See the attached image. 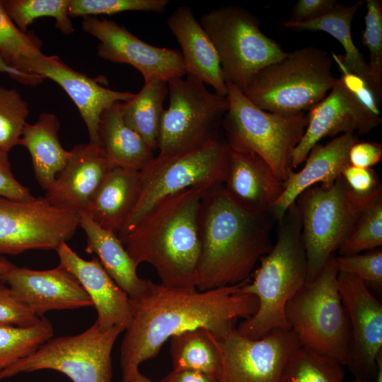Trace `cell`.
I'll return each instance as SVG.
<instances>
[{
	"label": "cell",
	"mask_w": 382,
	"mask_h": 382,
	"mask_svg": "<svg viewBox=\"0 0 382 382\" xmlns=\"http://www.w3.org/2000/svg\"><path fill=\"white\" fill-rule=\"evenodd\" d=\"M245 282L199 291L196 287L167 286L149 279L143 292L129 298L132 322L125 330L120 347L122 382H131L139 365L156 357L171 337L202 328L221 340L236 328L238 319L254 315L258 300L241 292Z\"/></svg>",
	"instance_id": "6da1fadb"
},
{
	"label": "cell",
	"mask_w": 382,
	"mask_h": 382,
	"mask_svg": "<svg viewBox=\"0 0 382 382\" xmlns=\"http://www.w3.org/2000/svg\"><path fill=\"white\" fill-rule=\"evenodd\" d=\"M200 243L196 288L209 290L248 280L272 249L269 212L255 213L233 202L223 183L204 192L198 217Z\"/></svg>",
	"instance_id": "7a4b0ae2"
},
{
	"label": "cell",
	"mask_w": 382,
	"mask_h": 382,
	"mask_svg": "<svg viewBox=\"0 0 382 382\" xmlns=\"http://www.w3.org/2000/svg\"><path fill=\"white\" fill-rule=\"evenodd\" d=\"M207 187H191L160 200L141 216L122 241L135 264L152 265L165 286L196 287L199 210Z\"/></svg>",
	"instance_id": "3957f363"
},
{
	"label": "cell",
	"mask_w": 382,
	"mask_h": 382,
	"mask_svg": "<svg viewBox=\"0 0 382 382\" xmlns=\"http://www.w3.org/2000/svg\"><path fill=\"white\" fill-rule=\"evenodd\" d=\"M277 238L270 251L241 292L256 296L255 313L240 323L237 331L250 339L260 338L276 328L290 329L285 307L307 282L308 263L301 236V219L296 202L278 223Z\"/></svg>",
	"instance_id": "277c9868"
},
{
	"label": "cell",
	"mask_w": 382,
	"mask_h": 382,
	"mask_svg": "<svg viewBox=\"0 0 382 382\" xmlns=\"http://www.w3.org/2000/svg\"><path fill=\"white\" fill-rule=\"evenodd\" d=\"M332 58L316 47H305L258 71L244 96L267 112L293 115L309 110L321 101L335 84Z\"/></svg>",
	"instance_id": "5b68a950"
},
{
	"label": "cell",
	"mask_w": 382,
	"mask_h": 382,
	"mask_svg": "<svg viewBox=\"0 0 382 382\" xmlns=\"http://www.w3.org/2000/svg\"><path fill=\"white\" fill-rule=\"evenodd\" d=\"M338 272L334 255L314 280L291 298L284 312L301 347L347 366L352 335L338 289Z\"/></svg>",
	"instance_id": "8992f818"
},
{
	"label": "cell",
	"mask_w": 382,
	"mask_h": 382,
	"mask_svg": "<svg viewBox=\"0 0 382 382\" xmlns=\"http://www.w3.org/2000/svg\"><path fill=\"white\" fill-rule=\"evenodd\" d=\"M226 86L228 108L221 128L228 148L258 155L285 181L293 172L292 155L307 127V115L267 112L232 83Z\"/></svg>",
	"instance_id": "52a82bcc"
},
{
	"label": "cell",
	"mask_w": 382,
	"mask_h": 382,
	"mask_svg": "<svg viewBox=\"0 0 382 382\" xmlns=\"http://www.w3.org/2000/svg\"><path fill=\"white\" fill-rule=\"evenodd\" d=\"M376 194L369 198L357 196L341 175L332 185L313 186L298 197L296 203L308 263L307 282L314 280L334 256L354 230L366 204Z\"/></svg>",
	"instance_id": "ba28073f"
},
{
	"label": "cell",
	"mask_w": 382,
	"mask_h": 382,
	"mask_svg": "<svg viewBox=\"0 0 382 382\" xmlns=\"http://www.w3.org/2000/svg\"><path fill=\"white\" fill-rule=\"evenodd\" d=\"M200 24L219 56L226 83L243 93L253 77L286 53L260 28L258 19L244 8L226 6L203 14Z\"/></svg>",
	"instance_id": "9c48e42d"
},
{
	"label": "cell",
	"mask_w": 382,
	"mask_h": 382,
	"mask_svg": "<svg viewBox=\"0 0 382 382\" xmlns=\"http://www.w3.org/2000/svg\"><path fill=\"white\" fill-rule=\"evenodd\" d=\"M228 147L222 136L192 151L157 156L139 171V194L131 214L118 234L123 241L136 222L165 197L194 187L223 183Z\"/></svg>",
	"instance_id": "30bf717a"
},
{
	"label": "cell",
	"mask_w": 382,
	"mask_h": 382,
	"mask_svg": "<svg viewBox=\"0 0 382 382\" xmlns=\"http://www.w3.org/2000/svg\"><path fill=\"white\" fill-rule=\"evenodd\" d=\"M169 105L164 110L157 139L158 156L197 149L219 137L228 110L226 96L210 92L187 76L168 81Z\"/></svg>",
	"instance_id": "8fae6325"
},
{
	"label": "cell",
	"mask_w": 382,
	"mask_h": 382,
	"mask_svg": "<svg viewBox=\"0 0 382 382\" xmlns=\"http://www.w3.org/2000/svg\"><path fill=\"white\" fill-rule=\"evenodd\" d=\"M120 326L102 329L96 323L75 335L52 337L32 354L0 372V381L21 373L50 369L73 382H110L111 354Z\"/></svg>",
	"instance_id": "7c38bea8"
},
{
	"label": "cell",
	"mask_w": 382,
	"mask_h": 382,
	"mask_svg": "<svg viewBox=\"0 0 382 382\" xmlns=\"http://www.w3.org/2000/svg\"><path fill=\"white\" fill-rule=\"evenodd\" d=\"M79 226L78 212L52 206L43 198L0 197V255L56 250Z\"/></svg>",
	"instance_id": "4fadbf2b"
},
{
	"label": "cell",
	"mask_w": 382,
	"mask_h": 382,
	"mask_svg": "<svg viewBox=\"0 0 382 382\" xmlns=\"http://www.w3.org/2000/svg\"><path fill=\"white\" fill-rule=\"evenodd\" d=\"M216 340L221 359L219 382H280L288 360L301 347L295 333L286 328L250 339L235 328Z\"/></svg>",
	"instance_id": "5bb4252c"
},
{
	"label": "cell",
	"mask_w": 382,
	"mask_h": 382,
	"mask_svg": "<svg viewBox=\"0 0 382 382\" xmlns=\"http://www.w3.org/2000/svg\"><path fill=\"white\" fill-rule=\"evenodd\" d=\"M81 25L86 33L98 40V55L100 58L134 67L144 82L153 77L168 81L186 75L178 50L150 45L125 26L106 18L84 17Z\"/></svg>",
	"instance_id": "9a60e30c"
},
{
	"label": "cell",
	"mask_w": 382,
	"mask_h": 382,
	"mask_svg": "<svg viewBox=\"0 0 382 382\" xmlns=\"http://www.w3.org/2000/svg\"><path fill=\"white\" fill-rule=\"evenodd\" d=\"M337 284L351 328L352 344L347 366L360 382H374L376 359L382 352V303L357 277L343 272Z\"/></svg>",
	"instance_id": "2e32d148"
},
{
	"label": "cell",
	"mask_w": 382,
	"mask_h": 382,
	"mask_svg": "<svg viewBox=\"0 0 382 382\" xmlns=\"http://www.w3.org/2000/svg\"><path fill=\"white\" fill-rule=\"evenodd\" d=\"M306 115L307 127L292 155L293 169L305 161L310 150L321 139L347 133L363 135L381 122V116L370 112L340 78H337L329 93Z\"/></svg>",
	"instance_id": "e0dca14e"
},
{
	"label": "cell",
	"mask_w": 382,
	"mask_h": 382,
	"mask_svg": "<svg viewBox=\"0 0 382 382\" xmlns=\"http://www.w3.org/2000/svg\"><path fill=\"white\" fill-rule=\"evenodd\" d=\"M16 69L49 79L59 84L71 98L83 118L89 135V142L98 144V127L104 110L118 102L131 99L134 93L108 88L98 79L91 78L64 63L57 56L42 52L23 58Z\"/></svg>",
	"instance_id": "ac0fdd59"
},
{
	"label": "cell",
	"mask_w": 382,
	"mask_h": 382,
	"mask_svg": "<svg viewBox=\"0 0 382 382\" xmlns=\"http://www.w3.org/2000/svg\"><path fill=\"white\" fill-rule=\"evenodd\" d=\"M13 295L37 317L50 311L93 306L76 278L59 264L54 268L35 270L16 265L0 277Z\"/></svg>",
	"instance_id": "d6986e66"
},
{
	"label": "cell",
	"mask_w": 382,
	"mask_h": 382,
	"mask_svg": "<svg viewBox=\"0 0 382 382\" xmlns=\"http://www.w3.org/2000/svg\"><path fill=\"white\" fill-rule=\"evenodd\" d=\"M112 168L98 144H77L42 198L57 208L85 212Z\"/></svg>",
	"instance_id": "ffe728a7"
},
{
	"label": "cell",
	"mask_w": 382,
	"mask_h": 382,
	"mask_svg": "<svg viewBox=\"0 0 382 382\" xmlns=\"http://www.w3.org/2000/svg\"><path fill=\"white\" fill-rule=\"evenodd\" d=\"M55 250L59 265L76 278L91 299L97 311L95 323L105 330L114 326L127 329L132 322L129 296L105 270L98 258L93 256L91 260H84L66 243Z\"/></svg>",
	"instance_id": "44dd1931"
},
{
	"label": "cell",
	"mask_w": 382,
	"mask_h": 382,
	"mask_svg": "<svg viewBox=\"0 0 382 382\" xmlns=\"http://www.w3.org/2000/svg\"><path fill=\"white\" fill-rule=\"evenodd\" d=\"M284 182L258 155L228 148L223 185L228 197L243 209L269 212L284 191Z\"/></svg>",
	"instance_id": "7402d4cb"
},
{
	"label": "cell",
	"mask_w": 382,
	"mask_h": 382,
	"mask_svg": "<svg viewBox=\"0 0 382 382\" xmlns=\"http://www.w3.org/2000/svg\"><path fill=\"white\" fill-rule=\"evenodd\" d=\"M358 140L356 134L347 133L335 137L325 144H316L310 150L303 168L298 172L293 171L284 182L283 192L269 210L273 218L280 222L289 207L314 185L328 186L334 183L349 165V149Z\"/></svg>",
	"instance_id": "603a6c76"
},
{
	"label": "cell",
	"mask_w": 382,
	"mask_h": 382,
	"mask_svg": "<svg viewBox=\"0 0 382 382\" xmlns=\"http://www.w3.org/2000/svg\"><path fill=\"white\" fill-rule=\"evenodd\" d=\"M167 24L181 47L186 75L212 86L216 94L226 96V83L216 50L192 8L178 7Z\"/></svg>",
	"instance_id": "cb8c5ba5"
},
{
	"label": "cell",
	"mask_w": 382,
	"mask_h": 382,
	"mask_svg": "<svg viewBox=\"0 0 382 382\" xmlns=\"http://www.w3.org/2000/svg\"><path fill=\"white\" fill-rule=\"evenodd\" d=\"M139 194V171L113 167L85 212L100 227L117 236L131 214Z\"/></svg>",
	"instance_id": "d4e9b609"
},
{
	"label": "cell",
	"mask_w": 382,
	"mask_h": 382,
	"mask_svg": "<svg viewBox=\"0 0 382 382\" xmlns=\"http://www.w3.org/2000/svg\"><path fill=\"white\" fill-rule=\"evenodd\" d=\"M79 226L86 236V253L96 254L100 264L129 299L146 289L149 279L140 278L137 265L127 252L118 236L97 225L86 212H79Z\"/></svg>",
	"instance_id": "484cf974"
},
{
	"label": "cell",
	"mask_w": 382,
	"mask_h": 382,
	"mask_svg": "<svg viewBox=\"0 0 382 382\" xmlns=\"http://www.w3.org/2000/svg\"><path fill=\"white\" fill-rule=\"evenodd\" d=\"M120 102L103 112L98 127V144L112 167L139 171L154 158V151L125 122Z\"/></svg>",
	"instance_id": "4316f807"
},
{
	"label": "cell",
	"mask_w": 382,
	"mask_h": 382,
	"mask_svg": "<svg viewBox=\"0 0 382 382\" xmlns=\"http://www.w3.org/2000/svg\"><path fill=\"white\" fill-rule=\"evenodd\" d=\"M363 1L352 6L339 3L326 14L313 21L293 24L283 23L284 26L294 30L323 31L335 38L342 46L344 54L332 53V58L337 65L347 71L354 74L364 79L375 94L381 99L382 92L375 86L363 54L355 46L352 35V22L358 9L363 5Z\"/></svg>",
	"instance_id": "83f0119b"
},
{
	"label": "cell",
	"mask_w": 382,
	"mask_h": 382,
	"mask_svg": "<svg viewBox=\"0 0 382 382\" xmlns=\"http://www.w3.org/2000/svg\"><path fill=\"white\" fill-rule=\"evenodd\" d=\"M59 127L55 115L44 112L34 124H25L18 142L30 153L36 180L45 190L54 183L70 156V151L60 143Z\"/></svg>",
	"instance_id": "f1b7e54d"
},
{
	"label": "cell",
	"mask_w": 382,
	"mask_h": 382,
	"mask_svg": "<svg viewBox=\"0 0 382 382\" xmlns=\"http://www.w3.org/2000/svg\"><path fill=\"white\" fill-rule=\"evenodd\" d=\"M168 94V81L153 77L144 82L138 93L120 105L126 125L139 134L154 151L157 149L163 103Z\"/></svg>",
	"instance_id": "f546056e"
},
{
	"label": "cell",
	"mask_w": 382,
	"mask_h": 382,
	"mask_svg": "<svg viewBox=\"0 0 382 382\" xmlns=\"http://www.w3.org/2000/svg\"><path fill=\"white\" fill-rule=\"evenodd\" d=\"M170 339L173 370L197 371L219 379L221 371V354L217 340L209 330L196 328Z\"/></svg>",
	"instance_id": "4dcf8cb0"
},
{
	"label": "cell",
	"mask_w": 382,
	"mask_h": 382,
	"mask_svg": "<svg viewBox=\"0 0 382 382\" xmlns=\"http://www.w3.org/2000/svg\"><path fill=\"white\" fill-rule=\"evenodd\" d=\"M53 335L52 323L43 316L31 326L0 324V372L32 354Z\"/></svg>",
	"instance_id": "1f68e13d"
},
{
	"label": "cell",
	"mask_w": 382,
	"mask_h": 382,
	"mask_svg": "<svg viewBox=\"0 0 382 382\" xmlns=\"http://www.w3.org/2000/svg\"><path fill=\"white\" fill-rule=\"evenodd\" d=\"M342 366L301 346L288 360L280 382H345Z\"/></svg>",
	"instance_id": "d6a6232c"
},
{
	"label": "cell",
	"mask_w": 382,
	"mask_h": 382,
	"mask_svg": "<svg viewBox=\"0 0 382 382\" xmlns=\"http://www.w3.org/2000/svg\"><path fill=\"white\" fill-rule=\"evenodd\" d=\"M69 0H8L4 1L6 11L22 31L41 17L55 19V27L63 34L70 35L74 27L68 13Z\"/></svg>",
	"instance_id": "836d02e7"
},
{
	"label": "cell",
	"mask_w": 382,
	"mask_h": 382,
	"mask_svg": "<svg viewBox=\"0 0 382 382\" xmlns=\"http://www.w3.org/2000/svg\"><path fill=\"white\" fill-rule=\"evenodd\" d=\"M382 191L364 207L354 230L337 250L339 255H352L381 248Z\"/></svg>",
	"instance_id": "e575fe53"
},
{
	"label": "cell",
	"mask_w": 382,
	"mask_h": 382,
	"mask_svg": "<svg viewBox=\"0 0 382 382\" xmlns=\"http://www.w3.org/2000/svg\"><path fill=\"white\" fill-rule=\"evenodd\" d=\"M41 42L33 33L22 32L8 15L4 1L0 0V55L11 67L23 58L35 57L41 52Z\"/></svg>",
	"instance_id": "d590c367"
},
{
	"label": "cell",
	"mask_w": 382,
	"mask_h": 382,
	"mask_svg": "<svg viewBox=\"0 0 382 382\" xmlns=\"http://www.w3.org/2000/svg\"><path fill=\"white\" fill-rule=\"evenodd\" d=\"M28 114V105L16 88L0 86V150L8 153L18 145Z\"/></svg>",
	"instance_id": "8d00e7d4"
},
{
	"label": "cell",
	"mask_w": 382,
	"mask_h": 382,
	"mask_svg": "<svg viewBox=\"0 0 382 382\" xmlns=\"http://www.w3.org/2000/svg\"><path fill=\"white\" fill-rule=\"evenodd\" d=\"M168 0H69V17L114 15L124 11L162 13Z\"/></svg>",
	"instance_id": "74e56055"
},
{
	"label": "cell",
	"mask_w": 382,
	"mask_h": 382,
	"mask_svg": "<svg viewBox=\"0 0 382 382\" xmlns=\"http://www.w3.org/2000/svg\"><path fill=\"white\" fill-rule=\"evenodd\" d=\"M366 4L362 43L370 54L368 65L372 81L382 92V3L379 0H367Z\"/></svg>",
	"instance_id": "f35d334b"
},
{
	"label": "cell",
	"mask_w": 382,
	"mask_h": 382,
	"mask_svg": "<svg viewBox=\"0 0 382 382\" xmlns=\"http://www.w3.org/2000/svg\"><path fill=\"white\" fill-rule=\"evenodd\" d=\"M339 272L351 274L370 289L378 292L382 289V249L378 248L365 253L335 257Z\"/></svg>",
	"instance_id": "ab89813d"
},
{
	"label": "cell",
	"mask_w": 382,
	"mask_h": 382,
	"mask_svg": "<svg viewBox=\"0 0 382 382\" xmlns=\"http://www.w3.org/2000/svg\"><path fill=\"white\" fill-rule=\"evenodd\" d=\"M40 318L18 301L8 286L0 284V324L27 327L36 324Z\"/></svg>",
	"instance_id": "60d3db41"
},
{
	"label": "cell",
	"mask_w": 382,
	"mask_h": 382,
	"mask_svg": "<svg viewBox=\"0 0 382 382\" xmlns=\"http://www.w3.org/2000/svg\"><path fill=\"white\" fill-rule=\"evenodd\" d=\"M342 177L351 191L361 198L371 197L381 190L378 175L371 168H359L349 164L342 170Z\"/></svg>",
	"instance_id": "b9f144b4"
},
{
	"label": "cell",
	"mask_w": 382,
	"mask_h": 382,
	"mask_svg": "<svg viewBox=\"0 0 382 382\" xmlns=\"http://www.w3.org/2000/svg\"><path fill=\"white\" fill-rule=\"evenodd\" d=\"M0 197L13 199H30L34 197L29 189L14 177L8 159V153L0 150Z\"/></svg>",
	"instance_id": "7bdbcfd3"
},
{
	"label": "cell",
	"mask_w": 382,
	"mask_h": 382,
	"mask_svg": "<svg viewBox=\"0 0 382 382\" xmlns=\"http://www.w3.org/2000/svg\"><path fill=\"white\" fill-rule=\"evenodd\" d=\"M337 4L335 0H299L293 7L286 24L313 21L328 13Z\"/></svg>",
	"instance_id": "ee69618b"
},
{
	"label": "cell",
	"mask_w": 382,
	"mask_h": 382,
	"mask_svg": "<svg viewBox=\"0 0 382 382\" xmlns=\"http://www.w3.org/2000/svg\"><path fill=\"white\" fill-rule=\"evenodd\" d=\"M351 166L368 168L378 163L382 159V146L371 141H356L349 151Z\"/></svg>",
	"instance_id": "f6af8a7d"
},
{
	"label": "cell",
	"mask_w": 382,
	"mask_h": 382,
	"mask_svg": "<svg viewBox=\"0 0 382 382\" xmlns=\"http://www.w3.org/2000/svg\"><path fill=\"white\" fill-rule=\"evenodd\" d=\"M159 382H219L206 374L192 371L173 370Z\"/></svg>",
	"instance_id": "bcb514c9"
},
{
	"label": "cell",
	"mask_w": 382,
	"mask_h": 382,
	"mask_svg": "<svg viewBox=\"0 0 382 382\" xmlns=\"http://www.w3.org/2000/svg\"><path fill=\"white\" fill-rule=\"evenodd\" d=\"M0 72L8 74L11 78L13 79L19 83L30 86H35L37 84H39L42 83L45 79L38 75L25 73L23 71L11 67L4 60L1 55Z\"/></svg>",
	"instance_id": "7dc6e473"
},
{
	"label": "cell",
	"mask_w": 382,
	"mask_h": 382,
	"mask_svg": "<svg viewBox=\"0 0 382 382\" xmlns=\"http://www.w3.org/2000/svg\"><path fill=\"white\" fill-rule=\"evenodd\" d=\"M15 265L5 258L0 255V277L12 269Z\"/></svg>",
	"instance_id": "c3c4849f"
},
{
	"label": "cell",
	"mask_w": 382,
	"mask_h": 382,
	"mask_svg": "<svg viewBox=\"0 0 382 382\" xmlns=\"http://www.w3.org/2000/svg\"><path fill=\"white\" fill-rule=\"evenodd\" d=\"M377 372L374 382H382V352H381L376 359Z\"/></svg>",
	"instance_id": "681fc988"
},
{
	"label": "cell",
	"mask_w": 382,
	"mask_h": 382,
	"mask_svg": "<svg viewBox=\"0 0 382 382\" xmlns=\"http://www.w3.org/2000/svg\"><path fill=\"white\" fill-rule=\"evenodd\" d=\"M131 382H154V381H152L151 379H149L144 375L141 374V372L139 371L135 374V376H134Z\"/></svg>",
	"instance_id": "f907efd6"
},
{
	"label": "cell",
	"mask_w": 382,
	"mask_h": 382,
	"mask_svg": "<svg viewBox=\"0 0 382 382\" xmlns=\"http://www.w3.org/2000/svg\"><path fill=\"white\" fill-rule=\"evenodd\" d=\"M346 382H360L359 381H358L357 379H353L352 381H346Z\"/></svg>",
	"instance_id": "816d5d0a"
}]
</instances>
